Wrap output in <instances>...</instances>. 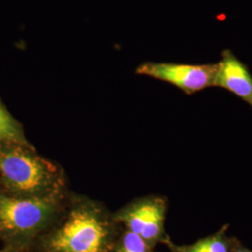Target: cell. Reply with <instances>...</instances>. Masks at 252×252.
I'll return each mask as SVG.
<instances>
[{"label": "cell", "mask_w": 252, "mask_h": 252, "mask_svg": "<svg viewBox=\"0 0 252 252\" xmlns=\"http://www.w3.org/2000/svg\"><path fill=\"white\" fill-rule=\"evenodd\" d=\"M116 221L98 203L76 200L57 226L39 237L41 252H112Z\"/></svg>", "instance_id": "6da1fadb"}, {"label": "cell", "mask_w": 252, "mask_h": 252, "mask_svg": "<svg viewBox=\"0 0 252 252\" xmlns=\"http://www.w3.org/2000/svg\"><path fill=\"white\" fill-rule=\"evenodd\" d=\"M0 185L15 195L63 198L65 179L63 170L33 146L0 143Z\"/></svg>", "instance_id": "7a4b0ae2"}, {"label": "cell", "mask_w": 252, "mask_h": 252, "mask_svg": "<svg viewBox=\"0 0 252 252\" xmlns=\"http://www.w3.org/2000/svg\"><path fill=\"white\" fill-rule=\"evenodd\" d=\"M63 199L21 196L0 189V241L25 252L60 218Z\"/></svg>", "instance_id": "3957f363"}, {"label": "cell", "mask_w": 252, "mask_h": 252, "mask_svg": "<svg viewBox=\"0 0 252 252\" xmlns=\"http://www.w3.org/2000/svg\"><path fill=\"white\" fill-rule=\"evenodd\" d=\"M167 207L165 197L149 195L135 199L120 209L113 219L116 223L123 224L126 230L137 234L155 248L169 237L164 228Z\"/></svg>", "instance_id": "277c9868"}, {"label": "cell", "mask_w": 252, "mask_h": 252, "mask_svg": "<svg viewBox=\"0 0 252 252\" xmlns=\"http://www.w3.org/2000/svg\"><path fill=\"white\" fill-rule=\"evenodd\" d=\"M217 72L218 63L146 62L136 68V74L168 82L188 95L214 86Z\"/></svg>", "instance_id": "5b68a950"}, {"label": "cell", "mask_w": 252, "mask_h": 252, "mask_svg": "<svg viewBox=\"0 0 252 252\" xmlns=\"http://www.w3.org/2000/svg\"><path fill=\"white\" fill-rule=\"evenodd\" d=\"M214 86L233 93L252 108V76L247 64L240 61L230 50L221 54L218 63Z\"/></svg>", "instance_id": "8992f818"}, {"label": "cell", "mask_w": 252, "mask_h": 252, "mask_svg": "<svg viewBox=\"0 0 252 252\" xmlns=\"http://www.w3.org/2000/svg\"><path fill=\"white\" fill-rule=\"evenodd\" d=\"M229 224L221 227L215 234L206 236L191 245H176L168 237L163 244L170 252H231L238 239L227 235Z\"/></svg>", "instance_id": "52a82bcc"}, {"label": "cell", "mask_w": 252, "mask_h": 252, "mask_svg": "<svg viewBox=\"0 0 252 252\" xmlns=\"http://www.w3.org/2000/svg\"><path fill=\"white\" fill-rule=\"evenodd\" d=\"M0 143L23 145L32 147L19 123L0 98Z\"/></svg>", "instance_id": "ba28073f"}, {"label": "cell", "mask_w": 252, "mask_h": 252, "mask_svg": "<svg viewBox=\"0 0 252 252\" xmlns=\"http://www.w3.org/2000/svg\"><path fill=\"white\" fill-rule=\"evenodd\" d=\"M112 252H154V248L137 234L125 229L114 244Z\"/></svg>", "instance_id": "9c48e42d"}, {"label": "cell", "mask_w": 252, "mask_h": 252, "mask_svg": "<svg viewBox=\"0 0 252 252\" xmlns=\"http://www.w3.org/2000/svg\"><path fill=\"white\" fill-rule=\"evenodd\" d=\"M231 252H252V251L249 250V249L246 248V247H243L242 244L240 243V241L238 240L237 243L234 245V248L232 249Z\"/></svg>", "instance_id": "30bf717a"}, {"label": "cell", "mask_w": 252, "mask_h": 252, "mask_svg": "<svg viewBox=\"0 0 252 252\" xmlns=\"http://www.w3.org/2000/svg\"><path fill=\"white\" fill-rule=\"evenodd\" d=\"M0 252H18V251H15V250H11V249H8V248H6L5 250H2V251H0Z\"/></svg>", "instance_id": "8fae6325"}]
</instances>
